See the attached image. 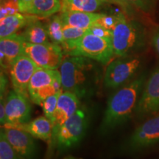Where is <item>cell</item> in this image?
<instances>
[{
	"label": "cell",
	"instance_id": "30",
	"mask_svg": "<svg viewBox=\"0 0 159 159\" xmlns=\"http://www.w3.org/2000/svg\"><path fill=\"white\" fill-rule=\"evenodd\" d=\"M105 3L114 4L122 7V9L125 13L130 14L131 12L133 11V7L129 4L127 0H102Z\"/></svg>",
	"mask_w": 159,
	"mask_h": 159
},
{
	"label": "cell",
	"instance_id": "31",
	"mask_svg": "<svg viewBox=\"0 0 159 159\" xmlns=\"http://www.w3.org/2000/svg\"><path fill=\"white\" fill-rule=\"evenodd\" d=\"M152 44L159 55V27L156 29L152 36Z\"/></svg>",
	"mask_w": 159,
	"mask_h": 159
},
{
	"label": "cell",
	"instance_id": "20",
	"mask_svg": "<svg viewBox=\"0 0 159 159\" xmlns=\"http://www.w3.org/2000/svg\"><path fill=\"white\" fill-rule=\"evenodd\" d=\"M21 35L25 39L27 43H42L49 42V35L47 33L46 25H43L39 19L30 23Z\"/></svg>",
	"mask_w": 159,
	"mask_h": 159
},
{
	"label": "cell",
	"instance_id": "8",
	"mask_svg": "<svg viewBox=\"0 0 159 159\" xmlns=\"http://www.w3.org/2000/svg\"><path fill=\"white\" fill-rule=\"evenodd\" d=\"M24 54L27 55L39 68L58 69L63 59L61 46L52 42L25 43Z\"/></svg>",
	"mask_w": 159,
	"mask_h": 159
},
{
	"label": "cell",
	"instance_id": "24",
	"mask_svg": "<svg viewBox=\"0 0 159 159\" xmlns=\"http://www.w3.org/2000/svg\"><path fill=\"white\" fill-rule=\"evenodd\" d=\"M0 159H22L10 144L2 129L0 132Z\"/></svg>",
	"mask_w": 159,
	"mask_h": 159
},
{
	"label": "cell",
	"instance_id": "32",
	"mask_svg": "<svg viewBox=\"0 0 159 159\" xmlns=\"http://www.w3.org/2000/svg\"><path fill=\"white\" fill-rule=\"evenodd\" d=\"M33 0H18V3H19V7L20 8L22 6L27 5V3L30 2Z\"/></svg>",
	"mask_w": 159,
	"mask_h": 159
},
{
	"label": "cell",
	"instance_id": "22",
	"mask_svg": "<svg viewBox=\"0 0 159 159\" xmlns=\"http://www.w3.org/2000/svg\"><path fill=\"white\" fill-rule=\"evenodd\" d=\"M87 32H88V30L64 25V27H63V44L62 46V49L64 51V53L67 55L69 52L72 50L80 40L86 34Z\"/></svg>",
	"mask_w": 159,
	"mask_h": 159
},
{
	"label": "cell",
	"instance_id": "3",
	"mask_svg": "<svg viewBox=\"0 0 159 159\" xmlns=\"http://www.w3.org/2000/svg\"><path fill=\"white\" fill-rule=\"evenodd\" d=\"M112 43L115 56L134 55L146 43V30L136 20L128 17L123 12H119L113 29Z\"/></svg>",
	"mask_w": 159,
	"mask_h": 159
},
{
	"label": "cell",
	"instance_id": "26",
	"mask_svg": "<svg viewBox=\"0 0 159 159\" xmlns=\"http://www.w3.org/2000/svg\"><path fill=\"white\" fill-rule=\"evenodd\" d=\"M157 0H127L133 7L144 13H151L154 11Z\"/></svg>",
	"mask_w": 159,
	"mask_h": 159
},
{
	"label": "cell",
	"instance_id": "25",
	"mask_svg": "<svg viewBox=\"0 0 159 159\" xmlns=\"http://www.w3.org/2000/svg\"><path fill=\"white\" fill-rule=\"evenodd\" d=\"M62 92L63 90H61L56 93V94L47 97V99H45L43 101L41 105L43 114H44V116H47L51 122L52 121L53 116H54V114L57 107L58 98Z\"/></svg>",
	"mask_w": 159,
	"mask_h": 159
},
{
	"label": "cell",
	"instance_id": "11",
	"mask_svg": "<svg viewBox=\"0 0 159 159\" xmlns=\"http://www.w3.org/2000/svg\"><path fill=\"white\" fill-rule=\"evenodd\" d=\"M159 143V114L155 115L135 129L127 142V148L139 151Z\"/></svg>",
	"mask_w": 159,
	"mask_h": 159
},
{
	"label": "cell",
	"instance_id": "2",
	"mask_svg": "<svg viewBox=\"0 0 159 159\" xmlns=\"http://www.w3.org/2000/svg\"><path fill=\"white\" fill-rule=\"evenodd\" d=\"M145 81L146 75H141L111 95L100 125L102 134L108 133L128 120L136 110Z\"/></svg>",
	"mask_w": 159,
	"mask_h": 159
},
{
	"label": "cell",
	"instance_id": "17",
	"mask_svg": "<svg viewBox=\"0 0 159 159\" xmlns=\"http://www.w3.org/2000/svg\"><path fill=\"white\" fill-rule=\"evenodd\" d=\"M11 128H16L28 133L34 138L41 139L49 143L52 134V124L45 116L37 117L33 120L18 125Z\"/></svg>",
	"mask_w": 159,
	"mask_h": 159
},
{
	"label": "cell",
	"instance_id": "7",
	"mask_svg": "<svg viewBox=\"0 0 159 159\" xmlns=\"http://www.w3.org/2000/svg\"><path fill=\"white\" fill-rule=\"evenodd\" d=\"M61 90L63 89L59 70L39 68L30 82L29 97L32 102L41 106L45 99Z\"/></svg>",
	"mask_w": 159,
	"mask_h": 159
},
{
	"label": "cell",
	"instance_id": "10",
	"mask_svg": "<svg viewBox=\"0 0 159 159\" xmlns=\"http://www.w3.org/2000/svg\"><path fill=\"white\" fill-rule=\"evenodd\" d=\"M159 111V65L145 81L135 114L144 117Z\"/></svg>",
	"mask_w": 159,
	"mask_h": 159
},
{
	"label": "cell",
	"instance_id": "6",
	"mask_svg": "<svg viewBox=\"0 0 159 159\" xmlns=\"http://www.w3.org/2000/svg\"><path fill=\"white\" fill-rule=\"evenodd\" d=\"M67 55L88 57L102 65H108L114 55L112 39L87 32Z\"/></svg>",
	"mask_w": 159,
	"mask_h": 159
},
{
	"label": "cell",
	"instance_id": "23",
	"mask_svg": "<svg viewBox=\"0 0 159 159\" xmlns=\"http://www.w3.org/2000/svg\"><path fill=\"white\" fill-rule=\"evenodd\" d=\"M46 25L47 33L51 42L56 43L62 47L63 44V23L61 15H53L50 17Z\"/></svg>",
	"mask_w": 159,
	"mask_h": 159
},
{
	"label": "cell",
	"instance_id": "5",
	"mask_svg": "<svg viewBox=\"0 0 159 159\" xmlns=\"http://www.w3.org/2000/svg\"><path fill=\"white\" fill-rule=\"evenodd\" d=\"M142 61L135 55L117 57L104 71L103 84L108 89H119L130 82L140 68Z\"/></svg>",
	"mask_w": 159,
	"mask_h": 159
},
{
	"label": "cell",
	"instance_id": "29",
	"mask_svg": "<svg viewBox=\"0 0 159 159\" xmlns=\"http://www.w3.org/2000/svg\"><path fill=\"white\" fill-rule=\"evenodd\" d=\"M117 13L112 15L104 14V16L99 20L97 22L104 26L105 27L108 28L111 30L113 31V29L114 28L115 25L116 24L117 21Z\"/></svg>",
	"mask_w": 159,
	"mask_h": 159
},
{
	"label": "cell",
	"instance_id": "18",
	"mask_svg": "<svg viewBox=\"0 0 159 159\" xmlns=\"http://www.w3.org/2000/svg\"><path fill=\"white\" fill-rule=\"evenodd\" d=\"M37 19H39V18L20 12L1 19H0V39L16 34L20 30L25 28L30 23Z\"/></svg>",
	"mask_w": 159,
	"mask_h": 159
},
{
	"label": "cell",
	"instance_id": "27",
	"mask_svg": "<svg viewBox=\"0 0 159 159\" xmlns=\"http://www.w3.org/2000/svg\"><path fill=\"white\" fill-rule=\"evenodd\" d=\"M19 12L18 0H6L1 3L0 7V19L7 16L15 14Z\"/></svg>",
	"mask_w": 159,
	"mask_h": 159
},
{
	"label": "cell",
	"instance_id": "13",
	"mask_svg": "<svg viewBox=\"0 0 159 159\" xmlns=\"http://www.w3.org/2000/svg\"><path fill=\"white\" fill-rule=\"evenodd\" d=\"M39 68L27 55L23 54L18 57L10 69L13 90L21 96L30 99L28 92L30 82Z\"/></svg>",
	"mask_w": 159,
	"mask_h": 159
},
{
	"label": "cell",
	"instance_id": "9",
	"mask_svg": "<svg viewBox=\"0 0 159 159\" xmlns=\"http://www.w3.org/2000/svg\"><path fill=\"white\" fill-rule=\"evenodd\" d=\"M30 99L13 90L10 91L5 99V123L2 128H12L30 121Z\"/></svg>",
	"mask_w": 159,
	"mask_h": 159
},
{
	"label": "cell",
	"instance_id": "33",
	"mask_svg": "<svg viewBox=\"0 0 159 159\" xmlns=\"http://www.w3.org/2000/svg\"><path fill=\"white\" fill-rule=\"evenodd\" d=\"M63 159H83V158H77V157L71 156H66V158H64Z\"/></svg>",
	"mask_w": 159,
	"mask_h": 159
},
{
	"label": "cell",
	"instance_id": "1",
	"mask_svg": "<svg viewBox=\"0 0 159 159\" xmlns=\"http://www.w3.org/2000/svg\"><path fill=\"white\" fill-rule=\"evenodd\" d=\"M97 61L83 56L68 55L60 66L63 91L76 94L80 99L93 96L103 82L102 67Z\"/></svg>",
	"mask_w": 159,
	"mask_h": 159
},
{
	"label": "cell",
	"instance_id": "4",
	"mask_svg": "<svg viewBox=\"0 0 159 159\" xmlns=\"http://www.w3.org/2000/svg\"><path fill=\"white\" fill-rule=\"evenodd\" d=\"M89 111L80 108L71 118L59 128L55 136L53 148L60 150L73 148L79 144L88 130L89 120Z\"/></svg>",
	"mask_w": 159,
	"mask_h": 159
},
{
	"label": "cell",
	"instance_id": "19",
	"mask_svg": "<svg viewBox=\"0 0 159 159\" xmlns=\"http://www.w3.org/2000/svg\"><path fill=\"white\" fill-rule=\"evenodd\" d=\"M105 13H91L75 11H65L61 12V19L64 25L89 30L94 24L97 23Z\"/></svg>",
	"mask_w": 159,
	"mask_h": 159
},
{
	"label": "cell",
	"instance_id": "14",
	"mask_svg": "<svg viewBox=\"0 0 159 159\" xmlns=\"http://www.w3.org/2000/svg\"><path fill=\"white\" fill-rule=\"evenodd\" d=\"M13 150L22 159H37L38 146L34 137L22 130L2 128Z\"/></svg>",
	"mask_w": 159,
	"mask_h": 159
},
{
	"label": "cell",
	"instance_id": "16",
	"mask_svg": "<svg viewBox=\"0 0 159 159\" xmlns=\"http://www.w3.org/2000/svg\"><path fill=\"white\" fill-rule=\"evenodd\" d=\"M61 0H33L19 8L20 13L39 18H48L61 12Z\"/></svg>",
	"mask_w": 159,
	"mask_h": 159
},
{
	"label": "cell",
	"instance_id": "12",
	"mask_svg": "<svg viewBox=\"0 0 159 159\" xmlns=\"http://www.w3.org/2000/svg\"><path fill=\"white\" fill-rule=\"evenodd\" d=\"M80 99L76 94L69 91H63L60 95L56 109H55L54 116L52 121V134L50 142L49 143L48 148V156L50 157V155L52 152L53 144L56 136L57 132L64 123L69 118L77 112V110L80 108Z\"/></svg>",
	"mask_w": 159,
	"mask_h": 159
},
{
	"label": "cell",
	"instance_id": "28",
	"mask_svg": "<svg viewBox=\"0 0 159 159\" xmlns=\"http://www.w3.org/2000/svg\"><path fill=\"white\" fill-rule=\"evenodd\" d=\"M88 32L91 34L97 35V36L106 38V39H112L113 37V31L111 30L104 26L100 25V24L97 22L93 25L88 30Z\"/></svg>",
	"mask_w": 159,
	"mask_h": 159
},
{
	"label": "cell",
	"instance_id": "21",
	"mask_svg": "<svg viewBox=\"0 0 159 159\" xmlns=\"http://www.w3.org/2000/svg\"><path fill=\"white\" fill-rule=\"evenodd\" d=\"M61 11H75L95 13L105 3L102 0H61Z\"/></svg>",
	"mask_w": 159,
	"mask_h": 159
},
{
	"label": "cell",
	"instance_id": "34",
	"mask_svg": "<svg viewBox=\"0 0 159 159\" xmlns=\"http://www.w3.org/2000/svg\"><path fill=\"white\" fill-rule=\"evenodd\" d=\"M5 1H6V0H1V3L4 2H5Z\"/></svg>",
	"mask_w": 159,
	"mask_h": 159
},
{
	"label": "cell",
	"instance_id": "15",
	"mask_svg": "<svg viewBox=\"0 0 159 159\" xmlns=\"http://www.w3.org/2000/svg\"><path fill=\"white\" fill-rule=\"evenodd\" d=\"M26 41L21 34L16 33L0 39V63L5 70H10L18 57L24 54Z\"/></svg>",
	"mask_w": 159,
	"mask_h": 159
}]
</instances>
